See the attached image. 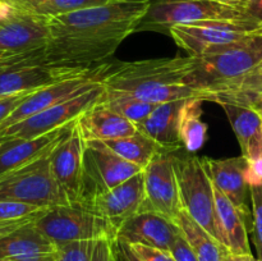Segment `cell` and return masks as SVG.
<instances>
[{"label": "cell", "instance_id": "cell-1", "mask_svg": "<svg viewBox=\"0 0 262 261\" xmlns=\"http://www.w3.org/2000/svg\"><path fill=\"white\" fill-rule=\"evenodd\" d=\"M150 5L151 0H115L49 18L46 63L92 68L137 31Z\"/></svg>", "mask_w": 262, "mask_h": 261}, {"label": "cell", "instance_id": "cell-2", "mask_svg": "<svg viewBox=\"0 0 262 261\" xmlns=\"http://www.w3.org/2000/svg\"><path fill=\"white\" fill-rule=\"evenodd\" d=\"M184 83L210 101L255 105L262 96V33L216 53L193 56Z\"/></svg>", "mask_w": 262, "mask_h": 261}, {"label": "cell", "instance_id": "cell-3", "mask_svg": "<svg viewBox=\"0 0 262 261\" xmlns=\"http://www.w3.org/2000/svg\"><path fill=\"white\" fill-rule=\"evenodd\" d=\"M192 60L193 56L188 55L123 61L99 67L97 78L105 94L127 95L152 104L187 99L210 101L209 94L184 83Z\"/></svg>", "mask_w": 262, "mask_h": 261}, {"label": "cell", "instance_id": "cell-4", "mask_svg": "<svg viewBox=\"0 0 262 261\" xmlns=\"http://www.w3.org/2000/svg\"><path fill=\"white\" fill-rule=\"evenodd\" d=\"M92 68L51 66L45 60V48L0 55V97L36 91L49 84L89 74Z\"/></svg>", "mask_w": 262, "mask_h": 261}, {"label": "cell", "instance_id": "cell-5", "mask_svg": "<svg viewBox=\"0 0 262 261\" xmlns=\"http://www.w3.org/2000/svg\"><path fill=\"white\" fill-rule=\"evenodd\" d=\"M174 160L182 207L225 248L217 217L214 184L204 160L197 156H176Z\"/></svg>", "mask_w": 262, "mask_h": 261}, {"label": "cell", "instance_id": "cell-6", "mask_svg": "<svg viewBox=\"0 0 262 261\" xmlns=\"http://www.w3.org/2000/svg\"><path fill=\"white\" fill-rule=\"evenodd\" d=\"M35 225L58 247L78 241L117 238L115 230L82 202L49 207L35 220Z\"/></svg>", "mask_w": 262, "mask_h": 261}, {"label": "cell", "instance_id": "cell-7", "mask_svg": "<svg viewBox=\"0 0 262 261\" xmlns=\"http://www.w3.org/2000/svg\"><path fill=\"white\" fill-rule=\"evenodd\" d=\"M262 33V26L251 20H204L169 28L177 45L189 56H202L238 45Z\"/></svg>", "mask_w": 262, "mask_h": 261}, {"label": "cell", "instance_id": "cell-8", "mask_svg": "<svg viewBox=\"0 0 262 261\" xmlns=\"http://www.w3.org/2000/svg\"><path fill=\"white\" fill-rule=\"evenodd\" d=\"M222 19L250 20L242 5L211 0H151L150 8L137 31L159 30L168 33L169 28L176 25Z\"/></svg>", "mask_w": 262, "mask_h": 261}, {"label": "cell", "instance_id": "cell-9", "mask_svg": "<svg viewBox=\"0 0 262 261\" xmlns=\"http://www.w3.org/2000/svg\"><path fill=\"white\" fill-rule=\"evenodd\" d=\"M51 153L0 177V200L26 202L41 207L69 204L51 173Z\"/></svg>", "mask_w": 262, "mask_h": 261}, {"label": "cell", "instance_id": "cell-10", "mask_svg": "<svg viewBox=\"0 0 262 261\" xmlns=\"http://www.w3.org/2000/svg\"><path fill=\"white\" fill-rule=\"evenodd\" d=\"M142 170L114 153L102 141L86 140L79 202H87L97 194L110 191Z\"/></svg>", "mask_w": 262, "mask_h": 261}, {"label": "cell", "instance_id": "cell-11", "mask_svg": "<svg viewBox=\"0 0 262 261\" xmlns=\"http://www.w3.org/2000/svg\"><path fill=\"white\" fill-rule=\"evenodd\" d=\"M105 89L101 82L67 101L37 113L27 119L0 130V140H31L48 135L77 122L81 115L102 99Z\"/></svg>", "mask_w": 262, "mask_h": 261}, {"label": "cell", "instance_id": "cell-12", "mask_svg": "<svg viewBox=\"0 0 262 261\" xmlns=\"http://www.w3.org/2000/svg\"><path fill=\"white\" fill-rule=\"evenodd\" d=\"M174 159L171 153L161 151L143 169L145 200L141 212H155L176 222L183 210Z\"/></svg>", "mask_w": 262, "mask_h": 261}, {"label": "cell", "instance_id": "cell-13", "mask_svg": "<svg viewBox=\"0 0 262 261\" xmlns=\"http://www.w3.org/2000/svg\"><path fill=\"white\" fill-rule=\"evenodd\" d=\"M145 200V174L143 170L130 177L110 191L100 193L87 202L94 212L101 216L115 233L129 219L141 212Z\"/></svg>", "mask_w": 262, "mask_h": 261}, {"label": "cell", "instance_id": "cell-14", "mask_svg": "<svg viewBox=\"0 0 262 261\" xmlns=\"http://www.w3.org/2000/svg\"><path fill=\"white\" fill-rule=\"evenodd\" d=\"M84 147L86 140L76 122L71 132L55 146L50 155L51 173L69 204L81 201Z\"/></svg>", "mask_w": 262, "mask_h": 261}, {"label": "cell", "instance_id": "cell-15", "mask_svg": "<svg viewBox=\"0 0 262 261\" xmlns=\"http://www.w3.org/2000/svg\"><path fill=\"white\" fill-rule=\"evenodd\" d=\"M97 71H99V68H96V71L92 72V73L64 79V81L49 84V86L31 92L15 107V110L8 117V119L0 125V130L92 89L100 82L97 78Z\"/></svg>", "mask_w": 262, "mask_h": 261}, {"label": "cell", "instance_id": "cell-16", "mask_svg": "<svg viewBox=\"0 0 262 261\" xmlns=\"http://www.w3.org/2000/svg\"><path fill=\"white\" fill-rule=\"evenodd\" d=\"M49 37V18L18 9L13 17L0 23V54L45 48Z\"/></svg>", "mask_w": 262, "mask_h": 261}, {"label": "cell", "instance_id": "cell-17", "mask_svg": "<svg viewBox=\"0 0 262 261\" xmlns=\"http://www.w3.org/2000/svg\"><path fill=\"white\" fill-rule=\"evenodd\" d=\"M181 233L178 224L173 220L155 212H138L120 228L117 238L129 245L140 243L169 252Z\"/></svg>", "mask_w": 262, "mask_h": 261}, {"label": "cell", "instance_id": "cell-18", "mask_svg": "<svg viewBox=\"0 0 262 261\" xmlns=\"http://www.w3.org/2000/svg\"><path fill=\"white\" fill-rule=\"evenodd\" d=\"M59 247L35 225V220L20 225L0 238V258L17 261H55Z\"/></svg>", "mask_w": 262, "mask_h": 261}, {"label": "cell", "instance_id": "cell-19", "mask_svg": "<svg viewBox=\"0 0 262 261\" xmlns=\"http://www.w3.org/2000/svg\"><path fill=\"white\" fill-rule=\"evenodd\" d=\"M74 124L76 122L31 140H0V177L50 154Z\"/></svg>", "mask_w": 262, "mask_h": 261}, {"label": "cell", "instance_id": "cell-20", "mask_svg": "<svg viewBox=\"0 0 262 261\" xmlns=\"http://www.w3.org/2000/svg\"><path fill=\"white\" fill-rule=\"evenodd\" d=\"M202 160L214 186L222 191L241 211L245 212L246 215H250L247 206L250 186L246 178L247 159L241 155L238 158L220 159V160L202 158Z\"/></svg>", "mask_w": 262, "mask_h": 261}, {"label": "cell", "instance_id": "cell-21", "mask_svg": "<svg viewBox=\"0 0 262 261\" xmlns=\"http://www.w3.org/2000/svg\"><path fill=\"white\" fill-rule=\"evenodd\" d=\"M186 100H176L159 104L154 112L136 125L138 132L152 138L163 153H171L183 148L179 137V113Z\"/></svg>", "mask_w": 262, "mask_h": 261}, {"label": "cell", "instance_id": "cell-22", "mask_svg": "<svg viewBox=\"0 0 262 261\" xmlns=\"http://www.w3.org/2000/svg\"><path fill=\"white\" fill-rule=\"evenodd\" d=\"M239 142L242 156L247 160L262 155V117L252 105L219 101Z\"/></svg>", "mask_w": 262, "mask_h": 261}, {"label": "cell", "instance_id": "cell-23", "mask_svg": "<svg viewBox=\"0 0 262 261\" xmlns=\"http://www.w3.org/2000/svg\"><path fill=\"white\" fill-rule=\"evenodd\" d=\"M77 123L84 140H117L137 132L136 124L105 106L101 100L81 115Z\"/></svg>", "mask_w": 262, "mask_h": 261}, {"label": "cell", "instance_id": "cell-24", "mask_svg": "<svg viewBox=\"0 0 262 261\" xmlns=\"http://www.w3.org/2000/svg\"><path fill=\"white\" fill-rule=\"evenodd\" d=\"M214 189L217 217H219V224L225 248L233 255H252L250 242H248L247 224H246V219L248 217V215L241 211L215 186Z\"/></svg>", "mask_w": 262, "mask_h": 261}, {"label": "cell", "instance_id": "cell-25", "mask_svg": "<svg viewBox=\"0 0 262 261\" xmlns=\"http://www.w3.org/2000/svg\"><path fill=\"white\" fill-rule=\"evenodd\" d=\"M176 223L200 261H222L229 252L184 210L178 215Z\"/></svg>", "mask_w": 262, "mask_h": 261}, {"label": "cell", "instance_id": "cell-26", "mask_svg": "<svg viewBox=\"0 0 262 261\" xmlns=\"http://www.w3.org/2000/svg\"><path fill=\"white\" fill-rule=\"evenodd\" d=\"M202 99H187L179 113V137L188 153H196L207 140V124L202 119Z\"/></svg>", "mask_w": 262, "mask_h": 261}, {"label": "cell", "instance_id": "cell-27", "mask_svg": "<svg viewBox=\"0 0 262 261\" xmlns=\"http://www.w3.org/2000/svg\"><path fill=\"white\" fill-rule=\"evenodd\" d=\"M102 142L106 143L114 153L122 156L123 159L136 164L141 169H145L150 164V161L159 153H161V148L152 138L138 130L135 135L127 136V137L102 141Z\"/></svg>", "mask_w": 262, "mask_h": 261}, {"label": "cell", "instance_id": "cell-28", "mask_svg": "<svg viewBox=\"0 0 262 261\" xmlns=\"http://www.w3.org/2000/svg\"><path fill=\"white\" fill-rule=\"evenodd\" d=\"M101 102L105 106L109 107L110 110L118 113V114L122 115L123 118H125V119H128L136 125L142 123L159 105L142 101V100L127 96V95L112 94H104Z\"/></svg>", "mask_w": 262, "mask_h": 261}, {"label": "cell", "instance_id": "cell-29", "mask_svg": "<svg viewBox=\"0 0 262 261\" xmlns=\"http://www.w3.org/2000/svg\"><path fill=\"white\" fill-rule=\"evenodd\" d=\"M115 0H38L35 4L26 9V12L35 13L46 18L87 9V8L99 7Z\"/></svg>", "mask_w": 262, "mask_h": 261}, {"label": "cell", "instance_id": "cell-30", "mask_svg": "<svg viewBox=\"0 0 262 261\" xmlns=\"http://www.w3.org/2000/svg\"><path fill=\"white\" fill-rule=\"evenodd\" d=\"M49 207L36 206L19 201L0 200V223L15 222V220L27 219L42 214Z\"/></svg>", "mask_w": 262, "mask_h": 261}, {"label": "cell", "instance_id": "cell-31", "mask_svg": "<svg viewBox=\"0 0 262 261\" xmlns=\"http://www.w3.org/2000/svg\"><path fill=\"white\" fill-rule=\"evenodd\" d=\"M250 192L252 202V238L257 260L262 261V186L251 187Z\"/></svg>", "mask_w": 262, "mask_h": 261}, {"label": "cell", "instance_id": "cell-32", "mask_svg": "<svg viewBox=\"0 0 262 261\" xmlns=\"http://www.w3.org/2000/svg\"><path fill=\"white\" fill-rule=\"evenodd\" d=\"M95 241H78L59 247L55 261H90Z\"/></svg>", "mask_w": 262, "mask_h": 261}, {"label": "cell", "instance_id": "cell-33", "mask_svg": "<svg viewBox=\"0 0 262 261\" xmlns=\"http://www.w3.org/2000/svg\"><path fill=\"white\" fill-rule=\"evenodd\" d=\"M130 250L141 261H174L173 256L168 251L160 248L151 247V246L140 245V243H127Z\"/></svg>", "mask_w": 262, "mask_h": 261}, {"label": "cell", "instance_id": "cell-34", "mask_svg": "<svg viewBox=\"0 0 262 261\" xmlns=\"http://www.w3.org/2000/svg\"><path fill=\"white\" fill-rule=\"evenodd\" d=\"M90 261H118L114 238L105 237L95 241Z\"/></svg>", "mask_w": 262, "mask_h": 261}, {"label": "cell", "instance_id": "cell-35", "mask_svg": "<svg viewBox=\"0 0 262 261\" xmlns=\"http://www.w3.org/2000/svg\"><path fill=\"white\" fill-rule=\"evenodd\" d=\"M169 252L173 256L174 261H200L182 233L176 238Z\"/></svg>", "mask_w": 262, "mask_h": 261}, {"label": "cell", "instance_id": "cell-36", "mask_svg": "<svg viewBox=\"0 0 262 261\" xmlns=\"http://www.w3.org/2000/svg\"><path fill=\"white\" fill-rule=\"evenodd\" d=\"M33 91L22 92V94L12 95V96L0 97V125L8 119L10 114L15 110V107L28 96Z\"/></svg>", "mask_w": 262, "mask_h": 261}, {"label": "cell", "instance_id": "cell-37", "mask_svg": "<svg viewBox=\"0 0 262 261\" xmlns=\"http://www.w3.org/2000/svg\"><path fill=\"white\" fill-rule=\"evenodd\" d=\"M247 171H246V178H247L248 186H262V155L258 158L247 160Z\"/></svg>", "mask_w": 262, "mask_h": 261}, {"label": "cell", "instance_id": "cell-38", "mask_svg": "<svg viewBox=\"0 0 262 261\" xmlns=\"http://www.w3.org/2000/svg\"><path fill=\"white\" fill-rule=\"evenodd\" d=\"M242 7L248 19L262 26V0H246Z\"/></svg>", "mask_w": 262, "mask_h": 261}, {"label": "cell", "instance_id": "cell-39", "mask_svg": "<svg viewBox=\"0 0 262 261\" xmlns=\"http://www.w3.org/2000/svg\"><path fill=\"white\" fill-rule=\"evenodd\" d=\"M115 251H117L118 260L119 261H141L137 256L133 253L129 246L123 241L115 238Z\"/></svg>", "mask_w": 262, "mask_h": 261}, {"label": "cell", "instance_id": "cell-40", "mask_svg": "<svg viewBox=\"0 0 262 261\" xmlns=\"http://www.w3.org/2000/svg\"><path fill=\"white\" fill-rule=\"evenodd\" d=\"M42 215V214H40ZM40 215L37 216H32V217H27V219H22V220H15V222H5V223H0V238H3L4 235L9 234L10 232H13L14 229L19 228L20 225L26 224V223L33 222V220L37 219Z\"/></svg>", "mask_w": 262, "mask_h": 261}, {"label": "cell", "instance_id": "cell-41", "mask_svg": "<svg viewBox=\"0 0 262 261\" xmlns=\"http://www.w3.org/2000/svg\"><path fill=\"white\" fill-rule=\"evenodd\" d=\"M17 12V8L13 4H10L9 2H7V0H0V23L9 19V18L13 17Z\"/></svg>", "mask_w": 262, "mask_h": 261}, {"label": "cell", "instance_id": "cell-42", "mask_svg": "<svg viewBox=\"0 0 262 261\" xmlns=\"http://www.w3.org/2000/svg\"><path fill=\"white\" fill-rule=\"evenodd\" d=\"M222 261H256L253 255H233L228 252Z\"/></svg>", "mask_w": 262, "mask_h": 261}, {"label": "cell", "instance_id": "cell-43", "mask_svg": "<svg viewBox=\"0 0 262 261\" xmlns=\"http://www.w3.org/2000/svg\"><path fill=\"white\" fill-rule=\"evenodd\" d=\"M7 2H9L10 4L14 5L17 9L26 10L27 8H30L31 5L35 4L36 2H38V0H7Z\"/></svg>", "mask_w": 262, "mask_h": 261}, {"label": "cell", "instance_id": "cell-44", "mask_svg": "<svg viewBox=\"0 0 262 261\" xmlns=\"http://www.w3.org/2000/svg\"><path fill=\"white\" fill-rule=\"evenodd\" d=\"M211 2L224 3V4H232V5H242L246 0H211Z\"/></svg>", "mask_w": 262, "mask_h": 261}, {"label": "cell", "instance_id": "cell-45", "mask_svg": "<svg viewBox=\"0 0 262 261\" xmlns=\"http://www.w3.org/2000/svg\"><path fill=\"white\" fill-rule=\"evenodd\" d=\"M253 107H255V109L260 113V115L262 117V96L257 100V101H256V104L253 105Z\"/></svg>", "mask_w": 262, "mask_h": 261}, {"label": "cell", "instance_id": "cell-46", "mask_svg": "<svg viewBox=\"0 0 262 261\" xmlns=\"http://www.w3.org/2000/svg\"><path fill=\"white\" fill-rule=\"evenodd\" d=\"M0 261H17V260H12V258H0Z\"/></svg>", "mask_w": 262, "mask_h": 261}, {"label": "cell", "instance_id": "cell-47", "mask_svg": "<svg viewBox=\"0 0 262 261\" xmlns=\"http://www.w3.org/2000/svg\"><path fill=\"white\" fill-rule=\"evenodd\" d=\"M256 261H258V260H257V258H256Z\"/></svg>", "mask_w": 262, "mask_h": 261}, {"label": "cell", "instance_id": "cell-48", "mask_svg": "<svg viewBox=\"0 0 262 261\" xmlns=\"http://www.w3.org/2000/svg\"><path fill=\"white\" fill-rule=\"evenodd\" d=\"M115 252H117V251H115ZM117 258H118V257H117Z\"/></svg>", "mask_w": 262, "mask_h": 261}, {"label": "cell", "instance_id": "cell-49", "mask_svg": "<svg viewBox=\"0 0 262 261\" xmlns=\"http://www.w3.org/2000/svg\"><path fill=\"white\" fill-rule=\"evenodd\" d=\"M117 257H118V256H117ZM118 261H119V260H118Z\"/></svg>", "mask_w": 262, "mask_h": 261}, {"label": "cell", "instance_id": "cell-50", "mask_svg": "<svg viewBox=\"0 0 262 261\" xmlns=\"http://www.w3.org/2000/svg\"><path fill=\"white\" fill-rule=\"evenodd\" d=\"M0 55H2V54H0Z\"/></svg>", "mask_w": 262, "mask_h": 261}]
</instances>
